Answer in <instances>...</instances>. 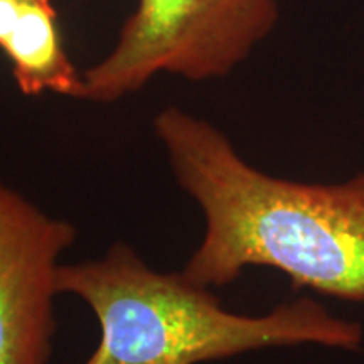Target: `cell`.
I'll list each match as a JSON object with an SVG mask.
<instances>
[{
    "label": "cell",
    "mask_w": 364,
    "mask_h": 364,
    "mask_svg": "<svg viewBox=\"0 0 364 364\" xmlns=\"http://www.w3.org/2000/svg\"><path fill=\"white\" fill-rule=\"evenodd\" d=\"M59 294L85 300L100 326L83 364H199L267 348L314 344L361 351L364 329L312 299L290 300L263 316L226 311L211 289L184 273L150 268L129 245L98 260L61 265Z\"/></svg>",
    "instance_id": "7a4b0ae2"
},
{
    "label": "cell",
    "mask_w": 364,
    "mask_h": 364,
    "mask_svg": "<svg viewBox=\"0 0 364 364\" xmlns=\"http://www.w3.org/2000/svg\"><path fill=\"white\" fill-rule=\"evenodd\" d=\"M181 188L204 215L184 273L218 289L248 267L279 270L294 289L364 302V172L307 184L262 172L211 122L166 107L154 120Z\"/></svg>",
    "instance_id": "6da1fadb"
},
{
    "label": "cell",
    "mask_w": 364,
    "mask_h": 364,
    "mask_svg": "<svg viewBox=\"0 0 364 364\" xmlns=\"http://www.w3.org/2000/svg\"><path fill=\"white\" fill-rule=\"evenodd\" d=\"M71 223L46 215L0 179V364H48L56 334L59 258Z\"/></svg>",
    "instance_id": "277c9868"
},
{
    "label": "cell",
    "mask_w": 364,
    "mask_h": 364,
    "mask_svg": "<svg viewBox=\"0 0 364 364\" xmlns=\"http://www.w3.org/2000/svg\"><path fill=\"white\" fill-rule=\"evenodd\" d=\"M0 53L26 97L85 100L83 71L68 54L53 0H0Z\"/></svg>",
    "instance_id": "5b68a950"
},
{
    "label": "cell",
    "mask_w": 364,
    "mask_h": 364,
    "mask_svg": "<svg viewBox=\"0 0 364 364\" xmlns=\"http://www.w3.org/2000/svg\"><path fill=\"white\" fill-rule=\"evenodd\" d=\"M279 0H139L115 46L83 71L85 100L110 103L159 73L225 78L275 29Z\"/></svg>",
    "instance_id": "3957f363"
}]
</instances>
